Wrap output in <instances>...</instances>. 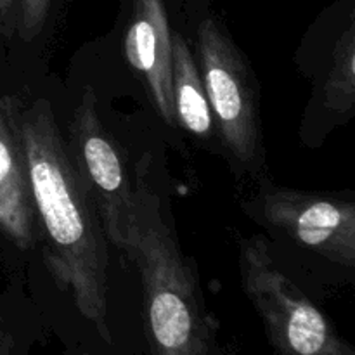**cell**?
<instances>
[{"label":"cell","instance_id":"obj_6","mask_svg":"<svg viewBox=\"0 0 355 355\" xmlns=\"http://www.w3.org/2000/svg\"><path fill=\"white\" fill-rule=\"evenodd\" d=\"M262 218L297 245L338 266L355 267V205L338 196L267 187L260 196Z\"/></svg>","mask_w":355,"mask_h":355},{"label":"cell","instance_id":"obj_14","mask_svg":"<svg viewBox=\"0 0 355 355\" xmlns=\"http://www.w3.org/2000/svg\"><path fill=\"white\" fill-rule=\"evenodd\" d=\"M0 355H6V354H2V352H0Z\"/></svg>","mask_w":355,"mask_h":355},{"label":"cell","instance_id":"obj_12","mask_svg":"<svg viewBox=\"0 0 355 355\" xmlns=\"http://www.w3.org/2000/svg\"><path fill=\"white\" fill-rule=\"evenodd\" d=\"M17 6L19 0H0V23L17 24Z\"/></svg>","mask_w":355,"mask_h":355},{"label":"cell","instance_id":"obj_10","mask_svg":"<svg viewBox=\"0 0 355 355\" xmlns=\"http://www.w3.org/2000/svg\"><path fill=\"white\" fill-rule=\"evenodd\" d=\"M324 104L336 113L352 111L355 103V24L350 10L347 28L333 49V61L322 90Z\"/></svg>","mask_w":355,"mask_h":355},{"label":"cell","instance_id":"obj_5","mask_svg":"<svg viewBox=\"0 0 355 355\" xmlns=\"http://www.w3.org/2000/svg\"><path fill=\"white\" fill-rule=\"evenodd\" d=\"M68 151L89 189L107 243L127 253L137 191L132 187L120 149L101 121L96 94L89 85L69 121Z\"/></svg>","mask_w":355,"mask_h":355},{"label":"cell","instance_id":"obj_3","mask_svg":"<svg viewBox=\"0 0 355 355\" xmlns=\"http://www.w3.org/2000/svg\"><path fill=\"white\" fill-rule=\"evenodd\" d=\"M239 272L246 297L262 318L276 355H355L328 315L279 269L262 236L239 245Z\"/></svg>","mask_w":355,"mask_h":355},{"label":"cell","instance_id":"obj_2","mask_svg":"<svg viewBox=\"0 0 355 355\" xmlns=\"http://www.w3.org/2000/svg\"><path fill=\"white\" fill-rule=\"evenodd\" d=\"M125 255L141 274L149 355H214V333L196 277L163 222L158 198L148 189L137 191Z\"/></svg>","mask_w":355,"mask_h":355},{"label":"cell","instance_id":"obj_13","mask_svg":"<svg viewBox=\"0 0 355 355\" xmlns=\"http://www.w3.org/2000/svg\"><path fill=\"white\" fill-rule=\"evenodd\" d=\"M82 355H90V354H82Z\"/></svg>","mask_w":355,"mask_h":355},{"label":"cell","instance_id":"obj_4","mask_svg":"<svg viewBox=\"0 0 355 355\" xmlns=\"http://www.w3.org/2000/svg\"><path fill=\"white\" fill-rule=\"evenodd\" d=\"M196 45L198 68L222 141L241 165H255L262 158V127L248 62L215 16L200 21Z\"/></svg>","mask_w":355,"mask_h":355},{"label":"cell","instance_id":"obj_11","mask_svg":"<svg viewBox=\"0 0 355 355\" xmlns=\"http://www.w3.org/2000/svg\"><path fill=\"white\" fill-rule=\"evenodd\" d=\"M54 0H19L17 6V26L24 40H33L42 33Z\"/></svg>","mask_w":355,"mask_h":355},{"label":"cell","instance_id":"obj_7","mask_svg":"<svg viewBox=\"0 0 355 355\" xmlns=\"http://www.w3.org/2000/svg\"><path fill=\"white\" fill-rule=\"evenodd\" d=\"M125 55L146 82L163 121L177 127L172 96V33L163 0H132Z\"/></svg>","mask_w":355,"mask_h":355},{"label":"cell","instance_id":"obj_9","mask_svg":"<svg viewBox=\"0 0 355 355\" xmlns=\"http://www.w3.org/2000/svg\"><path fill=\"white\" fill-rule=\"evenodd\" d=\"M172 96L177 125L196 137H210L214 114L198 62L180 33L172 35Z\"/></svg>","mask_w":355,"mask_h":355},{"label":"cell","instance_id":"obj_1","mask_svg":"<svg viewBox=\"0 0 355 355\" xmlns=\"http://www.w3.org/2000/svg\"><path fill=\"white\" fill-rule=\"evenodd\" d=\"M26 162L35 214L44 229V263L76 311L111 342L110 253L99 215L45 99L0 103Z\"/></svg>","mask_w":355,"mask_h":355},{"label":"cell","instance_id":"obj_8","mask_svg":"<svg viewBox=\"0 0 355 355\" xmlns=\"http://www.w3.org/2000/svg\"><path fill=\"white\" fill-rule=\"evenodd\" d=\"M0 232L19 250L35 243V205L16 130L0 104Z\"/></svg>","mask_w":355,"mask_h":355}]
</instances>
